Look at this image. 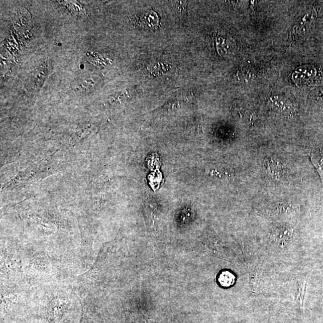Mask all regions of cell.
I'll use <instances>...</instances> for the list:
<instances>
[{"label":"cell","instance_id":"7","mask_svg":"<svg viewBox=\"0 0 323 323\" xmlns=\"http://www.w3.org/2000/svg\"><path fill=\"white\" fill-rule=\"evenodd\" d=\"M310 159L323 183V152L318 150H312L310 153Z\"/></svg>","mask_w":323,"mask_h":323},{"label":"cell","instance_id":"4","mask_svg":"<svg viewBox=\"0 0 323 323\" xmlns=\"http://www.w3.org/2000/svg\"><path fill=\"white\" fill-rule=\"evenodd\" d=\"M316 69L314 66L306 65L296 69L293 73L292 80L297 86H302L311 81L316 76Z\"/></svg>","mask_w":323,"mask_h":323},{"label":"cell","instance_id":"5","mask_svg":"<svg viewBox=\"0 0 323 323\" xmlns=\"http://www.w3.org/2000/svg\"><path fill=\"white\" fill-rule=\"evenodd\" d=\"M272 240L278 246L285 247L289 245L294 238L293 229L288 226L278 227L273 232Z\"/></svg>","mask_w":323,"mask_h":323},{"label":"cell","instance_id":"3","mask_svg":"<svg viewBox=\"0 0 323 323\" xmlns=\"http://www.w3.org/2000/svg\"><path fill=\"white\" fill-rule=\"evenodd\" d=\"M268 105L273 111L285 116H291L294 113L293 103L283 96L273 95L269 97Z\"/></svg>","mask_w":323,"mask_h":323},{"label":"cell","instance_id":"1","mask_svg":"<svg viewBox=\"0 0 323 323\" xmlns=\"http://www.w3.org/2000/svg\"><path fill=\"white\" fill-rule=\"evenodd\" d=\"M317 12L315 8L310 9L296 21L291 30L289 46L296 43L308 34L314 25Z\"/></svg>","mask_w":323,"mask_h":323},{"label":"cell","instance_id":"9","mask_svg":"<svg viewBox=\"0 0 323 323\" xmlns=\"http://www.w3.org/2000/svg\"><path fill=\"white\" fill-rule=\"evenodd\" d=\"M308 278L301 280L298 285V290L296 294V302L300 309L303 307L304 298H305Z\"/></svg>","mask_w":323,"mask_h":323},{"label":"cell","instance_id":"11","mask_svg":"<svg viewBox=\"0 0 323 323\" xmlns=\"http://www.w3.org/2000/svg\"><path fill=\"white\" fill-rule=\"evenodd\" d=\"M94 86H95V82H94L93 78H90V79L86 78L81 81L80 84H78L77 89L81 91L89 90L93 89Z\"/></svg>","mask_w":323,"mask_h":323},{"label":"cell","instance_id":"2","mask_svg":"<svg viewBox=\"0 0 323 323\" xmlns=\"http://www.w3.org/2000/svg\"><path fill=\"white\" fill-rule=\"evenodd\" d=\"M244 257L246 262L248 272L249 275V281L251 288L253 291H256L259 288L260 281L262 279V269L259 260L247 249L244 252Z\"/></svg>","mask_w":323,"mask_h":323},{"label":"cell","instance_id":"10","mask_svg":"<svg viewBox=\"0 0 323 323\" xmlns=\"http://www.w3.org/2000/svg\"><path fill=\"white\" fill-rule=\"evenodd\" d=\"M219 281L224 287H230L235 282V276L230 272H224L220 275Z\"/></svg>","mask_w":323,"mask_h":323},{"label":"cell","instance_id":"12","mask_svg":"<svg viewBox=\"0 0 323 323\" xmlns=\"http://www.w3.org/2000/svg\"><path fill=\"white\" fill-rule=\"evenodd\" d=\"M47 71H48V68H47L46 66V67L42 66V68L39 69L38 72L36 73V76L34 77V83H39L40 85H41L40 83L42 82V80H45L44 78L46 77Z\"/></svg>","mask_w":323,"mask_h":323},{"label":"cell","instance_id":"13","mask_svg":"<svg viewBox=\"0 0 323 323\" xmlns=\"http://www.w3.org/2000/svg\"><path fill=\"white\" fill-rule=\"evenodd\" d=\"M321 93L322 96H323V87H322V88L321 89Z\"/></svg>","mask_w":323,"mask_h":323},{"label":"cell","instance_id":"8","mask_svg":"<svg viewBox=\"0 0 323 323\" xmlns=\"http://www.w3.org/2000/svg\"><path fill=\"white\" fill-rule=\"evenodd\" d=\"M158 15L153 11L141 16L140 18V23L142 26L150 28L158 26Z\"/></svg>","mask_w":323,"mask_h":323},{"label":"cell","instance_id":"6","mask_svg":"<svg viewBox=\"0 0 323 323\" xmlns=\"http://www.w3.org/2000/svg\"><path fill=\"white\" fill-rule=\"evenodd\" d=\"M296 205L291 203L281 202L278 203L267 211L269 215L272 217L283 218L294 214L298 210Z\"/></svg>","mask_w":323,"mask_h":323}]
</instances>
